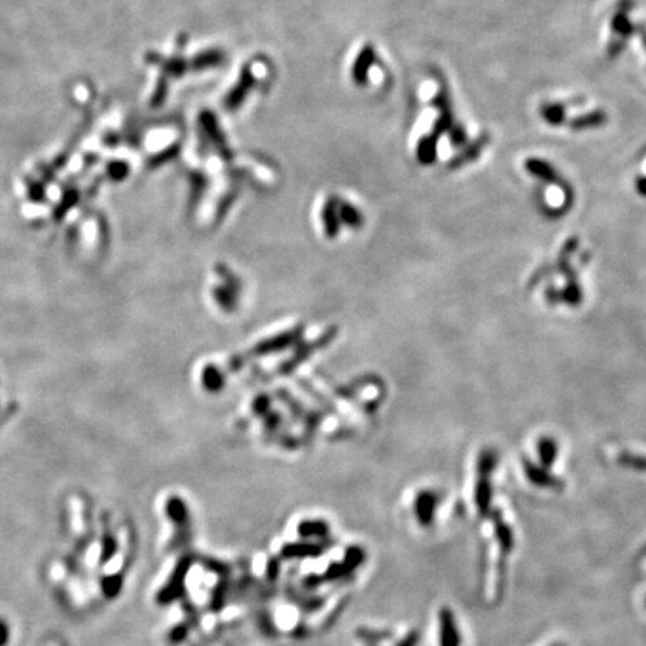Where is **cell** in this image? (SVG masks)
Returning <instances> with one entry per match:
<instances>
[{"mask_svg":"<svg viewBox=\"0 0 646 646\" xmlns=\"http://www.w3.org/2000/svg\"><path fill=\"white\" fill-rule=\"evenodd\" d=\"M525 169L528 174L542 180L543 183L558 185V188L564 189L566 192H570V188L566 184L564 178L559 176V172L552 163L539 159V157H529V159L525 161Z\"/></svg>","mask_w":646,"mask_h":646,"instance_id":"obj_3","label":"cell"},{"mask_svg":"<svg viewBox=\"0 0 646 646\" xmlns=\"http://www.w3.org/2000/svg\"><path fill=\"white\" fill-rule=\"evenodd\" d=\"M636 32L639 33V38H640V41H642V45H643V48H645V51H646V26H643V24L637 26V27H636Z\"/></svg>","mask_w":646,"mask_h":646,"instance_id":"obj_13","label":"cell"},{"mask_svg":"<svg viewBox=\"0 0 646 646\" xmlns=\"http://www.w3.org/2000/svg\"><path fill=\"white\" fill-rule=\"evenodd\" d=\"M636 189L637 193L642 196H646V177H639L636 181Z\"/></svg>","mask_w":646,"mask_h":646,"instance_id":"obj_12","label":"cell"},{"mask_svg":"<svg viewBox=\"0 0 646 646\" xmlns=\"http://www.w3.org/2000/svg\"><path fill=\"white\" fill-rule=\"evenodd\" d=\"M461 631L453 615L443 609L440 613V646H461Z\"/></svg>","mask_w":646,"mask_h":646,"instance_id":"obj_6","label":"cell"},{"mask_svg":"<svg viewBox=\"0 0 646 646\" xmlns=\"http://www.w3.org/2000/svg\"><path fill=\"white\" fill-rule=\"evenodd\" d=\"M608 123V114L603 109H594V111H588L583 114H579V116L573 117L566 122V124L574 132H583V131H591V129H598L603 127Z\"/></svg>","mask_w":646,"mask_h":646,"instance_id":"obj_5","label":"cell"},{"mask_svg":"<svg viewBox=\"0 0 646 646\" xmlns=\"http://www.w3.org/2000/svg\"><path fill=\"white\" fill-rule=\"evenodd\" d=\"M440 502V497L436 492H422L416 498V520H418L425 528L433 524L436 518V509Z\"/></svg>","mask_w":646,"mask_h":646,"instance_id":"obj_7","label":"cell"},{"mask_svg":"<svg viewBox=\"0 0 646 646\" xmlns=\"http://www.w3.org/2000/svg\"><path fill=\"white\" fill-rule=\"evenodd\" d=\"M431 104H433V107L438 111V117L433 124V134L440 138L443 134H448V131L455 123L451 95L446 89V85H441L440 90L436 93L433 100H431Z\"/></svg>","mask_w":646,"mask_h":646,"instance_id":"obj_2","label":"cell"},{"mask_svg":"<svg viewBox=\"0 0 646 646\" xmlns=\"http://www.w3.org/2000/svg\"><path fill=\"white\" fill-rule=\"evenodd\" d=\"M610 28H612L613 41L609 44V54L612 57H616L623 53V50L625 47V42L636 33V26L630 20L628 8L625 6V0L613 14L612 21H610Z\"/></svg>","mask_w":646,"mask_h":646,"instance_id":"obj_1","label":"cell"},{"mask_svg":"<svg viewBox=\"0 0 646 646\" xmlns=\"http://www.w3.org/2000/svg\"><path fill=\"white\" fill-rule=\"evenodd\" d=\"M540 117L552 127L561 126L567 122V105L563 102L543 104L540 108Z\"/></svg>","mask_w":646,"mask_h":646,"instance_id":"obj_9","label":"cell"},{"mask_svg":"<svg viewBox=\"0 0 646 646\" xmlns=\"http://www.w3.org/2000/svg\"><path fill=\"white\" fill-rule=\"evenodd\" d=\"M437 151H438V136H436L433 132L425 135L419 144L418 149H416V157L422 165H431L434 163L437 159Z\"/></svg>","mask_w":646,"mask_h":646,"instance_id":"obj_8","label":"cell"},{"mask_svg":"<svg viewBox=\"0 0 646 646\" xmlns=\"http://www.w3.org/2000/svg\"><path fill=\"white\" fill-rule=\"evenodd\" d=\"M488 141H490V136H488V134H482L475 141L467 142L464 147H461V151H459L453 157V159L449 162V168L451 169H459V168H463L467 163L475 162L478 157L480 156V153L483 151V149L486 147Z\"/></svg>","mask_w":646,"mask_h":646,"instance_id":"obj_4","label":"cell"},{"mask_svg":"<svg viewBox=\"0 0 646 646\" xmlns=\"http://www.w3.org/2000/svg\"><path fill=\"white\" fill-rule=\"evenodd\" d=\"M537 451H539V455H540L542 467L543 468H549V465H552L555 463L556 455H558V446H556L555 440L548 438V437L542 438L539 441Z\"/></svg>","mask_w":646,"mask_h":646,"instance_id":"obj_10","label":"cell"},{"mask_svg":"<svg viewBox=\"0 0 646 646\" xmlns=\"http://www.w3.org/2000/svg\"><path fill=\"white\" fill-rule=\"evenodd\" d=\"M448 138H449L451 146L455 149H461L468 142V135H467L465 127L459 123L452 124V127L448 131Z\"/></svg>","mask_w":646,"mask_h":646,"instance_id":"obj_11","label":"cell"}]
</instances>
